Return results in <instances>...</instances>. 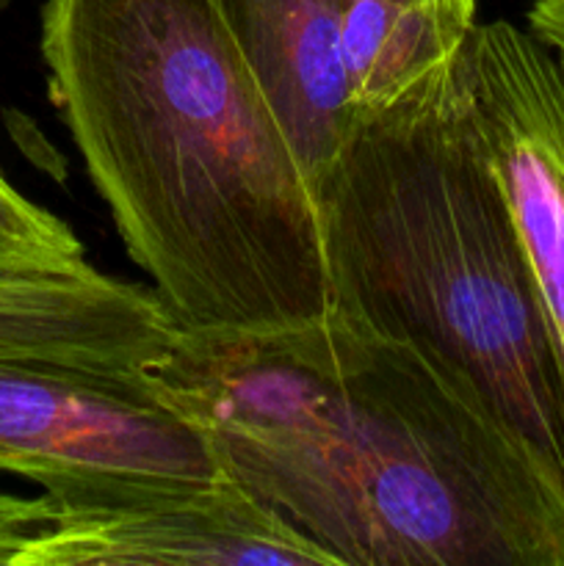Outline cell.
<instances>
[{
	"label": "cell",
	"instance_id": "8fae6325",
	"mask_svg": "<svg viewBox=\"0 0 564 566\" xmlns=\"http://www.w3.org/2000/svg\"><path fill=\"white\" fill-rule=\"evenodd\" d=\"M53 517L55 503L44 492L25 497L0 490V566H17V558L48 531Z\"/></svg>",
	"mask_w": 564,
	"mask_h": 566
},
{
	"label": "cell",
	"instance_id": "8992f818",
	"mask_svg": "<svg viewBox=\"0 0 564 566\" xmlns=\"http://www.w3.org/2000/svg\"><path fill=\"white\" fill-rule=\"evenodd\" d=\"M468 66L481 133L540 293L564 407V77L551 53L506 20L476 22Z\"/></svg>",
	"mask_w": 564,
	"mask_h": 566
},
{
	"label": "cell",
	"instance_id": "7a4b0ae2",
	"mask_svg": "<svg viewBox=\"0 0 564 566\" xmlns=\"http://www.w3.org/2000/svg\"><path fill=\"white\" fill-rule=\"evenodd\" d=\"M48 86L133 263L186 332L335 310L315 188L216 0H48Z\"/></svg>",
	"mask_w": 564,
	"mask_h": 566
},
{
	"label": "cell",
	"instance_id": "4fadbf2b",
	"mask_svg": "<svg viewBox=\"0 0 564 566\" xmlns=\"http://www.w3.org/2000/svg\"><path fill=\"white\" fill-rule=\"evenodd\" d=\"M440 3H448V6H453V9L464 11V14H473V17H476V11H479V0H440Z\"/></svg>",
	"mask_w": 564,
	"mask_h": 566
},
{
	"label": "cell",
	"instance_id": "6da1fadb",
	"mask_svg": "<svg viewBox=\"0 0 564 566\" xmlns=\"http://www.w3.org/2000/svg\"><path fill=\"white\" fill-rule=\"evenodd\" d=\"M142 376L337 566H564V475L420 343L332 310L263 335L182 329Z\"/></svg>",
	"mask_w": 564,
	"mask_h": 566
},
{
	"label": "cell",
	"instance_id": "30bf717a",
	"mask_svg": "<svg viewBox=\"0 0 564 566\" xmlns=\"http://www.w3.org/2000/svg\"><path fill=\"white\" fill-rule=\"evenodd\" d=\"M86 260L64 219L17 191L0 171V271L55 269Z\"/></svg>",
	"mask_w": 564,
	"mask_h": 566
},
{
	"label": "cell",
	"instance_id": "5b68a950",
	"mask_svg": "<svg viewBox=\"0 0 564 566\" xmlns=\"http://www.w3.org/2000/svg\"><path fill=\"white\" fill-rule=\"evenodd\" d=\"M50 501L53 523L17 566H337L227 475L205 484L97 486Z\"/></svg>",
	"mask_w": 564,
	"mask_h": 566
},
{
	"label": "cell",
	"instance_id": "3957f363",
	"mask_svg": "<svg viewBox=\"0 0 564 566\" xmlns=\"http://www.w3.org/2000/svg\"><path fill=\"white\" fill-rule=\"evenodd\" d=\"M315 193L337 313L448 359L564 475L556 359L468 48L359 114Z\"/></svg>",
	"mask_w": 564,
	"mask_h": 566
},
{
	"label": "cell",
	"instance_id": "ba28073f",
	"mask_svg": "<svg viewBox=\"0 0 564 566\" xmlns=\"http://www.w3.org/2000/svg\"><path fill=\"white\" fill-rule=\"evenodd\" d=\"M216 3L232 42L318 191L357 125L343 53L346 0Z\"/></svg>",
	"mask_w": 564,
	"mask_h": 566
},
{
	"label": "cell",
	"instance_id": "52a82bcc",
	"mask_svg": "<svg viewBox=\"0 0 564 566\" xmlns=\"http://www.w3.org/2000/svg\"><path fill=\"white\" fill-rule=\"evenodd\" d=\"M180 335L155 287L114 280L88 260L0 271V363L147 374Z\"/></svg>",
	"mask_w": 564,
	"mask_h": 566
},
{
	"label": "cell",
	"instance_id": "5bb4252c",
	"mask_svg": "<svg viewBox=\"0 0 564 566\" xmlns=\"http://www.w3.org/2000/svg\"><path fill=\"white\" fill-rule=\"evenodd\" d=\"M6 3H11V0H0V9H3V6H6Z\"/></svg>",
	"mask_w": 564,
	"mask_h": 566
},
{
	"label": "cell",
	"instance_id": "7c38bea8",
	"mask_svg": "<svg viewBox=\"0 0 564 566\" xmlns=\"http://www.w3.org/2000/svg\"><path fill=\"white\" fill-rule=\"evenodd\" d=\"M529 33L551 53L564 77V0H531Z\"/></svg>",
	"mask_w": 564,
	"mask_h": 566
},
{
	"label": "cell",
	"instance_id": "9c48e42d",
	"mask_svg": "<svg viewBox=\"0 0 564 566\" xmlns=\"http://www.w3.org/2000/svg\"><path fill=\"white\" fill-rule=\"evenodd\" d=\"M473 25V14L440 0H346L343 53L357 116L457 59Z\"/></svg>",
	"mask_w": 564,
	"mask_h": 566
},
{
	"label": "cell",
	"instance_id": "277c9868",
	"mask_svg": "<svg viewBox=\"0 0 564 566\" xmlns=\"http://www.w3.org/2000/svg\"><path fill=\"white\" fill-rule=\"evenodd\" d=\"M0 473L48 495L224 475L202 431L155 398L142 374L48 363H0Z\"/></svg>",
	"mask_w": 564,
	"mask_h": 566
}]
</instances>
